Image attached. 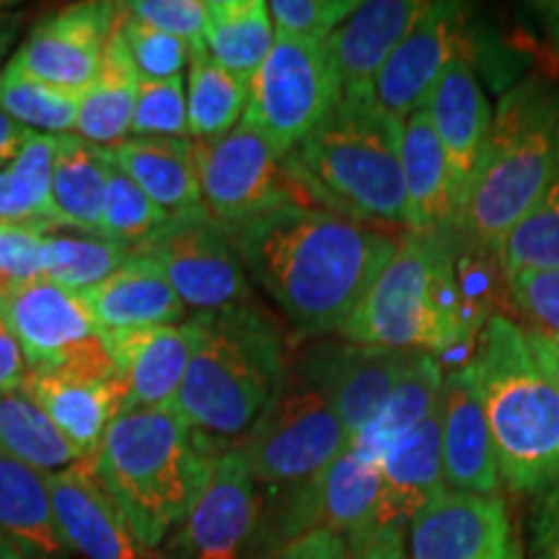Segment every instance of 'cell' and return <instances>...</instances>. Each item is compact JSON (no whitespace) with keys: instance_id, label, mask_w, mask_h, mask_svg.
Returning a JSON list of instances; mask_svg holds the SVG:
<instances>
[{"instance_id":"1","label":"cell","mask_w":559,"mask_h":559,"mask_svg":"<svg viewBox=\"0 0 559 559\" xmlns=\"http://www.w3.org/2000/svg\"><path fill=\"white\" fill-rule=\"evenodd\" d=\"M228 230L247 277L300 340L340 334L396 251L386 230L309 200L285 202Z\"/></svg>"},{"instance_id":"2","label":"cell","mask_w":559,"mask_h":559,"mask_svg":"<svg viewBox=\"0 0 559 559\" xmlns=\"http://www.w3.org/2000/svg\"><path fill=\"white\" fill-rule=\"evenodd\" d=\"M190 321L194 349L174 409L210 445L241 440L288 376V342L257 304Z\"/></svg>"},{"instance_id":"3","label":"cell","mask_w":559,"mask_h":559,"mask_svg":"<svg viewBox=\"0 0 559 559\" xmlns=\"http://www.w3.org/2000/svg\"><path fill=\"white\" fill-rule=\"evenodd\" d=\"M221 451L174 407H140L115 417L91 469L140 544L156 551L187 519Z\"/></svg>"},{"instance_id":"4","label":"cell","mask_w":559,"mask_h":559,"mask_svg":"<svg viewBox=\"0 0 559 559\" xmlns=\"http://www.w3.org/2000/svg\"><path fill=\"white\" fill-rule=\"evenodd\" d=\"M479 334L461 293L453 234H407L396 241L394 257L340 330L349 345L415 349L440 366L469 360Z\"/></svg>"},{"instance_id":"5","label":"cell","mask_w":559,"mask_h":559,"mask_svg":"<svg viewBox=\"0 0 559 559\" xmlns=\"http://www.w3.org/2000/svg\"><path fill=\"white\" fill-rule=\"evenodd\" d=\"M485 409L500 485L539 495L559 485V389L536 362L519 324L492 313L461 366Z\"/></svg>"},{"instance_id":"6","label":"cell","mask_w":559,"mask_h":559,"mask_svg":"<svg viewBox=\"0 0 559 559\" xmlns=\"http://www.w3.org/2000/svg\"><path fill=\"white\" fill-rule=\"evenodd\" d=\"M402 128L373 99H340L285 166L313 205L368 226L407 228Z\"/></svg>"},{"instance_id":"7","label":"cell","mask_w":559,"mask_h":559,"mask_svg":"<svg viewBox=\"0 0 559 559\" xmlns=\"http://www.w3.org/2000/svg\"><path fill=\"white\" fill-rule=\"evenodd\" d=\"M557 171L559 88L528 79L510 88L492 111L459 234L498 257L510 228L542 198Z\"/></svg>"},{"instance_id":"8","label":"cell","mask_w":559,"mask_h":559,"mask_svg":"<svg viewBox=\"0 0 559 559\" xmlns=\"http://www.w3.org/2000/svg\"><path fill=\"white\" fill-rule=\"evenodd\" d=\"M347 443L349 436L309 345L290 362L283 386L236 449L257 487L288 492L324 472Z\"/></svg>"},{"instance_id":"9","label":"cell","mask_w":559,"mask_h":559,"mask_svg":"<svg viewBox=\"0 0 559 559\" xmlns=\"http://www.w3.org/2000/svg\"><path fill=\"white\" fill-rule=\"evenodd\" d=\"M340 102V88L324 45L277 37L249 81V120L283 158L324 122Z\"/></svg>"},{"instance_id":"10","label":"cell","mask_w":559,"mask_h":559,"mask_svg":"<svg viewBox=\"0 0 559 559\" xmlns=\"http://www.w3.org/2000/svg\"><path fill=\"white\" fill-rule=\"evenodd\" d=\"M135 254L156 262L181 304L194 313L254 304L230 230L215 221L205 205L169 215Z\"/></svg>"},{"instance_id":"11","label":"cell","mask_w":559,"mask_h":559,"mask_svg":"<svg viewBox=\"0 0 559 559\" xmlns=\"http://www.w3.org/2000/svg\"><path fill=\"white\" fill-rule=\"evenodd\" d=\"M0 317L19 340L29 370H79L117 376L104 332L81 293L39 277L0 296Z\"/></svg>"},{"instance_id":"12","label":"cell","mask_w":559,"mask_h":559,"mask_svg":"<svg viewBox=\"0 0 559 559\" xmlns=\"http://www.w3.org/2000/svg\"><path fill=\"white\" fill-rule=\"evenodd\" d=\"M194 164L202 205L226 228L285 202L309 200L290 179L275 145L249 120H241L215 143H194Z\"/></svg>"},{"instance_id":"13","label":"cell","mask_w":559,"mask_h":559,"mask_svg":"<svg viewBox=\"0 0 559 559\" xmlns=\"http://www.w3.org/2000/svg\"><path fill=\"white\" fill-rule=\"evenodd\" d=\"M381 469L347 449L306 485L285 492L272 521L267 551L313 531H332L347 544L379 528ZM264 551V555H267Z\"/></svg>"},{"instance_id":"14","label":"cell","mask_w":559,"mask_h":559,"mask_svg":"<svg viewBox=\"0 0 559 559\" xmlns=\"http://www.w3.org/2000/svg\"><path fill=\"white\" fill-rule=\"evenodd\" d=\"M260 489L236 445L221 451L181 526L171 534V559H249L260 544Z\"/></svg>"},{"instance_id":"15","label":"cell","mask_w":559,"mask_h":559,"mask_svg":"<svg viewBox=\"0 0 559 559\" xmlns=\"http://www.w3.org/2000/svg\"><path fill=\"white\" fill-rule=\"evenodd\" d=\"M409 559H523L506 500L443 487L409 521Z\"/></svg>"},{"instance_id":"16","label":"cell","mask_w":559,"mask_h":559,"mask_svg":"<svg viewBox=\"0 0 559 559\" xmlns=\"http://www.w3.org/2000/svg\"><path fill=\"white\" fill-rule=\"evenodd\" d=\"M120 3H73L50 13L21 39L11 62L32 79L83 94L102 70Z\"/></svg>"},{"instance_id":"17","label":"cell","mask_w":559,"mask_h":559,"mask_svg":"<svg viewBox=\"0 0 559 559\" xmlns=\"http://www.w3.org/2000/svg\"><path fill=\"white\" fill-rule=\"evenodd\" d=\"M464 9L456 3H428L376 75V107L404 122L425 107L440 75L464 52Z\"/></svg>"},{"instance_id":"18","label":"cell","mask_w":559,"mask_h":559,"mask_svg":"<svg viewBox=\"0 0 559 559\" xmlns=\"http://www.w3.org/2000/svg\"><path fill=\"white\" fill-rule=\"evenodd\" d=\"M47 487L62 539L81 559H156L132 534L91 464L47 474Z\"/></svg>"},{"instance_id":"19","label":"cell","mask_w":559,"mask_h":559,"mask_svg":"<svg viewBox=\"0 0 559 559\" xmlns=\"http://www.w3.org/2000/svg\"><path fill=\"white\" fill-rule=\"evenodd\" d=\"M425 5L419 0H368L324 41L340 99H373L376 75Z\"/></svg>"},{"instance_id":"20","label":"cell","mask_w":559,"mask_h":559,"mask_svg":"<svg viewBox=\"0 0 559 559\" xmlns=\"http://www.w3.org/2000/svg\"><path fill=\"white\" fill-rule=\"evenodd\" d=\"M104 345L128 389V409L174 407L194 349L192 321L104 332Z\"/></svg>"},{"instance_id":"21","label":"cell","mask_w":559,"mask_h":559,"mask_svg":"<svg viewBox=\"0 0 559 559\" xmlns=\"http://www.w3.org/2000/svg\"><path fill=\"white\" fill-rule=\"evenodd\" d=\"M21 389L47 412L86 464H94L102 440L128 404L120 376H91L79 370H29Z\"/></svg>"},{"instance_id":"22","label":"cell","mask_w":559,"mask_h":559,"mask_svg":"<svg viewBox=\"0 0 559 559\" xmlns=\"http://www.w3.org/2000/svg\"><path fill=\"white\" fill-rule=\"evenodd\" d=\"M425 109H428L445 160H449L461 223V213H464L474 174H477L481 151H485L489 124H492V109H489L485 91H481L472 60L466 55H461L445 68Z\"/></svg>"},{"instance_id":"23","label":"cell","mask_w":559,"mask_h":559,"mask_svg":"<svg viewBox=\"0 0 559 559\" xmlns=\"http://www.w3.org/2000/svg\"><path fill=\"white\" fill-rule=\"evenodd\" d=\"M334 409L355 438L373 423L396 383L415 360V349H381L349 342H311Z\"/></svg>"},{"instance_id":"24","label":"cell","mask_w":559,"mask_h":559,"mask_svg":"<svg viewBox=\"0 0 559 559\" xmlns=\"http://www.w3.org/2000/svg\"><path fill=\"white\" fill-rule=\"evenodd\" d=\"M440 445H443L445 487L456 492L498 495L500 472L492 432L485 409L461 368H453L445 376Z\"/></svg>"},{"instance_id":"25","label":"cell","mask_w":559,"mask_h":559,"mask_svg":"<svg viewBox=\"0 0 559 559\" xmlns=\"http://www.w3.org/2000/svg\"><path fill=\"white\" fill-rule=\"evenodd\" d=\"M81 298L102 332L169 326L190 319V309L181 304L158 264L135 251L115 275L81 290Z\"/></svg>"},{"instance_id":"26","label":"cell","mask_w":559,"mask_h":559,"mask_svg":"<svg viewBox=\"0 0 559 559\" xmlns=\"http://www.w3.org/2000/svg\"><path fill=\"white\" fill-rule=\"evenodd\" d=\"M402 174L407 194V234L459 230V205L453 198L449 160L425 107L404 120Z\"/></svg>"},{"instance_id":"27","label":"cell","mask_w":559,"mask_h":559,"mask_svg":"<svg viewBox=\"0 0 559 559\" xmlns=\"http://www.w3.org/2000/svg\"><path fill=\"white\" fill-rule=\"evenodd\" d=\"M440 425H443V404L417 430L396 440L381 456L379 528L404 531L417 510L445 487Z\"/></svg>"},{"instance_id":"28","label":"cell","mask_w":559,"mask_h":559,"mask_svg":"<svg viewBox=\"0 0 559 559\" xmlns=\"http://www.w3.org/2000/svg\"><path fill=\"white\" fill-rule=\"evenodd\" d=\"M104 158L135 181L153 205L166 215L202 205L192 140L128 138L115 148H102Z\"/></svg>"},{"instance_id":"29","label":"cell","mask_w":559,"mask_h":559,"mask_svg":"<svg viewBox=\"0 0 559 559\" xmlns=\"http://www.w3.org/2000/svg\"><path fill=\"white\" fill-rule=\"evenodd\" d=\"M0 539L26 559H70L55 521L47 474L0 453Z\"/></svg>"},{"instance_id":"30","label":"cell","mask_w":559,"mask_h":559,"mask_svg":"<svg viewBox=\"0 0 559 559\" xmlns=\"http://www.w3.org/2000/svg\"><path fill=\"white\" fill-rule=\"evenodd\" d=\"M140 75L124 45L120 29H111L104 47L102 70L81 94L75 135L96 148H115L128 140L135 115Z\"/></svg>"},{"instance_id":"31","label":"cell","mask_w":559,"mask_h":559,"mask_svg":"<svg viewBox=\"0 0 559 559\" xmlns=\"http://www.w3.org/2000/svg\"><path fill=\"white\" fill-rule=\"evenodd\" d=\"M445 368L440 366L438 358L428 353H417L409 368L391 391V396L383 404L379 415L366 430L349 438V449L360 453L362 459L379 464L383 453H386L396 440L409 436L419 425L428 419L432 412L440 409L443 404L445 389Z\"/></svg>"},{"instance_id":"32","label":"cell","mask_w":559,"mask_h":559,"mask_svg":"<svg viewBox=\"0 0 559 559\" xmlns=\"http://www.w3.org/2000/svg\"><path fill=\"white\" fill-rule=\"evenodd\" d=\"M277 34L264 0H207L202 47L207 58L241 81H251Z\"/></svg>"},{"instance_id":"33","label":"cell","mask_w":559,"mask_h":559,"mask_svg":"<svg viewBox=\"0 0 559 559\" xmlns=\"http://www.w3.org/2000/svg\"><path fill=\"white\" fill-rule=\"evenodd\" d=\"M109 160L104 151L75 132L58 135L52 166V207L60 226L102 236V207L107 194Z\"/></svg>"},{"instance_id":"34","label":"cell","mask_w":559,"mask_h":559,"mask_svg":"<svg viewBox=\"0 0 559 559\" xmlns=\"http://www.w3.org/2000/svg\"><path fill=\"white\" fill-rule=\"evenodd\" d=\"M58 138L29 132L16 158L0 166V223L52 230L60 226L52 207V166Z\"/></svg>"},{"instance_id":"35","label":"cell","mask_w":559,"mask_h":559,"mask_svg":"<svg viewBox=\"0 0 559 559\" xmlns=\"http://www.w3.org/2000/svg\"><path fill=\"white\" fill-rule=\"evenodd\" d=\"M0 453L39 474H58L86 464L24 389L0 394Z\"/></svg>"},{"instance_id":"36","label":"cell","mask_w":559,"mask_h":559,"mask_svg":"<svg viewBox=\"0 0 559 559\" xmlns=\"http://www.w3.org/2000/svg\"><path fill=\"white\" fill-rule=\"evenodd\" d=\"M249 83L230 75L207 58L205 47H192L187 75V117L192 143H215L243 120Z\"/></svg>"},{"instance_id":"37","label":"cell","mask_w":559,"mask_h":559,"mask_svg":"<svg viewBox=\"0 0 559 559\" xmlns=\"http://www.w3.org/2000/svg\"><path fill=\"white\" fill-rule=\"evenodd\" d=\"M130 257L132 249L107 236L47 230L41 241V277L81 293L115 275Z\"/></svg>"},{"instance_id":"38","label":"cell","mask_w":559,"mask_h":559,"mask_svg":"<svg viewBox=\"0 0 559 559\" xmlns=\"http://www.w3.org/2000/svg\"><path fill=\"white\" fill-rule=\"evenodd\" d=\"M0 109L29 132L70 135L79 120L81 94L32 79L9 60L0 70Z\"/></svg>"},{"instance_id":"39","label":"cell","mask_w":559,"mask_h":559,"mask_svg":"<svg viewBox=\"0 0 559 559\" xmlns=\"http://www.w3.org/2000/svg\"><path fill=\"white\" fill-rule=\"evenodd\" d=\"M502 275L526 270H559V171L542 198L510 228L500 247Z\"/></svg>"},{"instance_id":"40","label":"cell","mask_w":559,"mask_h":559,"mask_svg":"<svg viewBox=\"0 0 559 559\" xmlns=\"http://www.w3.org/2000/svg\"><path fill=\"white\" fill-rule=\"evenodd\" d=\"M166 218L169 215L153 205L135 181H130L120 169L111 166L102 207V236L135 251L164 226Z\"/></svg>"},{"instance_id":"41","label":"cell","mask_w":559,"mask_h":559,"mask_svg":"<svg viewBox=\"0 0 559 559\" xmlns=\"http://www.w3.org/2000/svg\"><path fill=\"white\" fill-rule=\"evenodd\" d=\"M117 29L128 45L140 81L181 79V70L190 66L192 47L185 39L153 29V26L130 16L124 3H120V11H117Z\"/></svg>"},{"instance_id":"42","label":"cell","mask_w":559,"mask_h":559,"mask_svg":"<svg viewBox=\"0 0 559 559\" xmlns=\"http://www.w3.org/2000/svg\"><path fill=\"white\" fill-rule=\"evenodd\" d=\"M130 135L190 140L185 79L140 81Z\"/></svg>"},{"instance_id":"43","label":"cell","mask_w":559,"mask_h":559,"mask_svg":"<svg viewBox=\"0 0 559 559\" xmlns=\"http://www.w3.org/2000/svg\"><path fill=\"white\" fill-rule=\"evenodd\" d=\"M358 5L355 0H270L267 9L277 37L324 45Z\"/></svg>"},{"instance_id":"44","label":"cell","mask_w":559,"mask_h":559,"mask_svg":"<svg viewBox=\"0 0 559 559\" xmlns=\"http://www.w3.org/2000/svg\"><path fill=\"white\" fill-rule=\"evenodd\" d=\"M508 296L531 330L559 340V270H526L506 275Z\"/></svg>"},{"instance_id":"45","label":"cell","mask_w":559,"mask_h":559,"mask_svg":"<svg viewBox=\"0 0 559 559\" xmlns=\"http://www.w3.org/2000/svg\"><path fill=\"white\" fill-rule=\"evenodd\" d=\"M45 228L0 223V296L41 277Z\"/></svg>"},{"instance_id":"46","label":"cell","mask_w":559,"mask_h":559,"mask_svg":"<svg viewBox=\"0 0 559 559\" xmlns=\"http://www.w3.org/2000/svg\"><path fill=\"white\" fill-rule=\"evenodd\" d=\"M124 9L143 24L185 39L190 47L202 45L207 0H132V3H124Z\"/></svg>"},{"instance_id":"47","label":"cell","mask_w":559,"mask_h":559,"mask_svg":"<svg viewBox=\"0 0 559 559\" xmlns=\"http://www.w3.org/2000/svg\"><path fill=\"white\" fill-rule=\"evenodd\" d=\"M531 559H559V485L536 498L528 523Z\"/></svg>"},{"instance_id":"48","label":"cell","mask_w":559,"mask_h":559,"mask_svg":"<svg viewBox=\"0 0 559 559\" xmlns=\"http://www.w3.org/2000/svg\"><path fill=\"white\" fill-rule=\"evenodd\" d=\"M257 559H353L347 542L332 531H313Z\"/></svg>"},{"instance_id":"49","label":"cell","mask_w":559,"mask_h":559,"mask_svg":"<svg viewBox=\"0 0 559 559\" xmlns=\"http://www.w3.org/2000/svg\"><path fill=\"white\" fill-rule=\"evenodd\" d=\"M26 373H29V366H26L19 340L13 337L11 326L0 317V394L21 389Z\"/></svg>"},{"instance_id":"50","label":"cell","mask_w":559,"mask_h":559,"mask_svg":"<svg viewBox=\"0 0 559 559\" xmlns=\"http://www.w3.org/2000/svg\"><path fill=\"white\" fill-rule=\"evenodd\" d=\"M353 559H409L404 549V531L379 528L362 539L347 544Z\"/></svg>"},{"instance_id":"51","label":"cell","mask_w":559,"mask_h":559,"mask_svg":"<svg viewBox=\"0 0 559 559\" xmlns=\"http://www.w3.org/2000/svg\"><path fill=\"white\" fill-rule=\"evenodd\" d=\"M523 337H526L531 353H534L536 362L544 368V373H547L551 383L559 389V340L549 337V334H544L539 330H531V326L523 330Z\"/></svg>"},{"instance_id":"52","label":"cell","mask_w":559,"mask_h":559,"mask_svg":"<svg viewBox=\"0 0 559 559\" xmlns=\"http://www.w3.org/2000/svg\"><path fill=\"white\" fill-rule=\"evenodd\" d=\"M29 130H24L0 109V166H5L9 160L16 158V153L24 148Z\"/></svg>"},{"instance_id":"53","label":"cell","mask_w":559,"mask_h":559,"mask_svg":"<svg viewBox=\"0 0 559 559\" xmlns=\"http://www.w3.org/2000/svg\"><path fill=\"white\" fill-rule=\"evenodd\" d=\"M24 24L26 16L21 11L11 9L0 13V70H3V60L9 58L13 47H16L21 32H24Z\"/></svg>"},{"instance_id":"54","label":"cell","mask_w":559,"mask_h":559,"mask_svg":"<svg viewBox=\"0 0 559 559\" xmlns=\"http://www.w3.org/2000/svg\"><path fill=\"white\" fill-rule=\"evenodd\" d=\"M539 11H542L544 26H547L551 45H555V50L559 55V3H542Z\"/></svg>"},{"instance_id":"55","label":"cell","mask_w":559,"mask_h":559,"mask_svg":"<svg viewBox=\"0 0 559 559\" xmlns=\"http://www.w3.org/2000/svg\"><path fill=\"white\" fill-rule=\"evenodd\" d=\"M0 559H26V557H21L19 551L13 549L9 542H3V539H0Z\"/></svg>"},{"instance_id":"56","label":"cell","mask_w":559,"mask_h":559,"mask_svg":"<svg viewBox=\"0 0 559 559\" xmlns=\"http://www.w3.org/2000/svg\"><path fill=\"white\" fill-rule=\"evenodd\" d=\"M5 9H16V5H13V3H3V0H0V13H5Z\"/></svg>"}]
</instances>
